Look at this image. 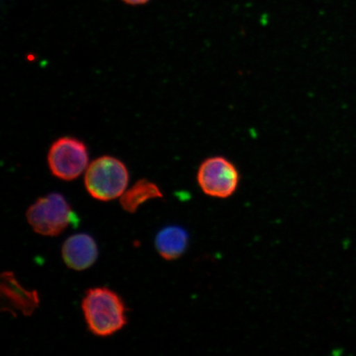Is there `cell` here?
Wrapping results in <instances>:
<instances>
[{
    "label": "cell",
    "instance_id": "1",
    "mask_svg": "<svg viewBox=\"0 0 356 356\" xmlns=\"http://www.w3.org/2000/svg\"><path fill=\"white\" fill-rule=\"evenodd\" d=\"M82 309L88 330L97 337L114 335L127 323V310L122 298L108 288L88 289Z\"/></svg>",
    "mask_w": 356,
    "mask_h": 356
},
{
    "label": "cell",
    "instance_id": "2",
    "mask_svg": "<svg viewBox=\"0 0 356 356\" xmlns=\"http://www.w3.org/2000/svg\"><path fill=\"white\" fill-rule=\"evenodd\" d=\"M129 171L124 163L111 156H102L89 164L84 185L92 198L110 202L121 197L127 191Z\"/></svg>",
    "mask_w": 356,
    "mask_h": 356
},
{
    "label": "cell",
    "instance_id": "3",
    "mask_svg": "<svg viewBox=\"0 0 356 356\" xmlns=\"http://www.w3.org/2000/svg\"><path fill=\"white\" fill-rule=\"evenodd\" d=\"M26 220L34 232L56 237L77 220L63 195L51 193L39 198L26 211Z\"/></svg>",
    "mask_w": 356,
    "mask_h": 356
},
{
    "label": "cell",
    "instance_id": "4",
    "mask_svg": "<svg viewBox=\"0 0 356 356\" xmlns=\"http://www.w3.org/2000/svg\"><path fill=\"white\" fill-rule=\"evenodd\" d=\"M197 184L208 197L227 199L238 190L240 175L237 167L224 156H212L200 164Z\"/></svg>",
    "mask_w": 356,
    "mask_h": 356
},
{
    "label": "cell",
    "instance_id": "5",
    "mask_svg": "<svg viewBox=\"0 0 356 356\" xmlns=\"http://www.w3.org/2000/svg\"><path fill=\"white\" fill-rule=\"evenodd\" d=\"M47 161L53 175L61 180L73 181L87 170V146L76 138H60L49 149Z\"/></svg>",
    "mask_w": 356,
    "mask_h": 356
},
{
    "label": "cell",
    "instance_id": "6",
    "mask_svg": "<svg viewBox=\"0 0 356 356\" xmlns=\"http://www.w3.org/2000/svg\"><path fill=\"white\" fill-rule=\"evenodd\" d=\"M99 257L95 240L90 235L70 236L62 247V257L67 266L74 270H84L95 264Z\"/></svg>",
    "mask_w": 356,
    "mask_h": 356
},
{
    "label": "cell",
    "instance_id": "7",
    "mask_svg": "<svg viewBox=\"0 0 356 356\" xmlns=\"http://www.w3.org/2000/svg\"><path fill=\"white\" fill-rule=\"evenodd\" d=\"M1 289L2 299H6L8 310L20 311L22 314L29 316L39 305L38 293L22 288L10 273L2 275Z\"/></svg>",
    "mask_w": 356,
    "mask_h": 356
},
{
    "label": "cell",
    "instance_id": "8",
    "mask_svg": "<svg viewBox=\"0 0 356 356\" xmlns=\"http://www.w3.org/2000/svg\"><path fill=\"white\" fill-rule=\"evenodd\" d=\"M188 234L181 227L168 226L158 233L155 238V247L163 259H177L188 246Z\"/></svg>",
    "mask_w": 356,
    "mask_h": 356
},
{
    "label": "cell",
    "instance_id": "9",
    "mask_svg": "<svg viewBox=\"0 0 356 356\" xmlns=\"http://www.w3.org/2000/svg\"><path fill=\"white\" fill-rule=\"evenodd\" d=\"M162 191L159 186L147 179L136 182L132 188L124 191L120 200L124 211L136 213L141 204L149 200L163 198Z\"/></svg>",
    "mask_w": 356,
    "mask_h": 356
},
{
    "label": "cell",
    "instance_id": "10",
    "mask_svg": "<svg viewBox=\"0 0 356 356\" xmlns=\"http://www.w3.org/2000/svg\"><path fill=\"white\" fill-rule=\"evenodd\" d=\"M122 1L129 4H132V6H138V4H144L149 2V0H122Z\"/></svg>",
    "mask_w": 356,
    "mask_h": 356
}]
</instances>
